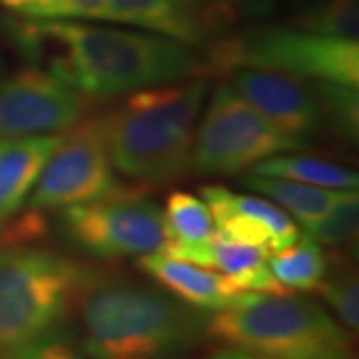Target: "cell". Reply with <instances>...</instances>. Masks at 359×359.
Here are the masks:
<instances>
[{"instance_id": "1", "label": "cell", "mask_w": 359, "mask_h": 359, "mask_svg": "<svg viewBox=\"0 0 359 359\" xmlns=\"http://www.w3.org/2000/svg\"><path fill=\"white\" fill-rule=\"evenodd\" d=\"M13 36L28 58H44L50 74L90 100L205 76L190 46L158 34L25 16Z\"/></svg>"}, {"instance_id": "2", "label": "cell", "mask_w": 359, "mask_h": 359, "mask_svg": "<svg viewBox=\"0 0 359 359\" xmlns=\"http://www.w3.org/2000/svg\"><path fill=\"white\" fill-rule=\"evenodd\" d=\"M76 308L88 359H176L200 341L208 318L174 295L94 271Z\"/></svg>"}, {"instance_id": "3", "label": "cell", "mask_w": 359, "mask_h": 359, "mask_svg": "<svg viewBox=\"0 0 359 359\" xmlns=\"http://www.w3.org/2000/svg\"><path fill=\"white\" fill-rule=\"evenodd\" d=\"M210 92L208 76L132 92L100 116L112 166L144 186H162L192 168L196 120Z\"/></svg>"}, {"instance_id": "4", "label": "cell", "mask_w": 359, "mask_h": 359, "mask_svg": "<svg viewBox=\"0 0 359 359\" xmlns=\"http://www.w3.org/2000/svg\"><path fill=\"white\" fill-rule=\"evenodd\" d=\"M204 335L222 347L268 358H327L351 353L349 330L316 302L294 294L245 292L205 318Z\"/></svg>"}, {"instance_id": "5", "label": "cell", "mask_w": 359, "mask_h": 359, "mask_svg": "<svg viewBox=\"0 0 359 359\" xmlns=\"http://www.w3.org/2000/svg\"><path fill=\"white\" fill-rule=\"evenodd\" d=\"M88 276L90 269L36 242L2 248L0 359L60 330Z\"/></svg>"}, {"instance_id": "6", "label": "cell", "mask_w": 359, "mask_h": 359, "mask_svg": "<svg viewBox=\"0 0 359 359\" xmlns=\"http://www.w3.org/2000/svg\"><path fill=\"white\" fill-rule=\"evenodd\" d=\"M204 65L205 76L257 68L309 82H335L358 88L359 42L321 36L295 26H268L244 36L218 40Z\"/></svg>"}, {"instance_id": "7", "label": "cell", "mask_w": 359, "mask_h": 359, "mask_svg": "<svg viewBox=\"0 0 359 359\" xmlns=\"http://www.w3.org/2000/svg\"><path fill=\"white\" fill-rule=\"evenodd\" d=\"M304 146L268 122L231 84H219L194 134L192 168L200 174L230 176Z\"/></svg>"}, {"instance_id": "8", "label": "cell", "mask_w": 359, "mask_h": 359, "mask_svg": "<svg viewBox=\"0 0 359 359\" xmlns=\"http://www.w3.org/2000/svg\"><path fill=\"white\" fill-rule=\"evenodd\" d=\"M58 226L68 244L98 259L140 257L166 242L162 210L142 188L62 208Z\"/></svg>"}, {"instance_id": "9", "label": "cell", "mask_w": 359, "mask_h": 359, "mask_svg": "<svg viewBox=\"0 0 359 359\" xmlns=\"http://www.w3.org/2000/svg\"><path fill=\"white\" fill-rule=\"evenodd\" d=\"M124 190L128 188L116 176L100 116H90L60 136L28 194L26 210H62Z\"/></svg>"}, {"instance_id": "10", "label": "cell", "mask_w": 359, "mask_h": 359, "mask_svg": "<svg viewBox=\"0 0 359 359\" xmlns=\"http://www.w3.org/2000/svg\"><path fill=\"white\" fill-rule=\"evenodd\" d=\"M88 108V96L48 70L28 66L0 78V140L66 132Z\"/></svg>"}, {"instance_id": "11", "label": "cell", "mask_w": 359, "mask_h": 359, "mask_svg": "<svg viewBox=\"0 0 359 359\" xmlns=\"http://www.w3.org/2000/svg\"><path fill=\"white\" fill-rule=\"evenodd\" d=\"M230 84L245 102L294 140L306 144L325 128L313 82L308 84L302 78L271 70L238 68L231 72Z\"/></svg>"}, {"instance_id": "12", "label": "cell", "mask_w": 359, "mask_h": 359, "mask_svg": "<svg viewBox=\"0 0 359 359\" xmlns=\"http://www.w3.org/2000/svg\"><path fill=\"white\" fill-rule=\"evenodd\" d=\"M200 192L216 231L230 240L259 245L269 256L299 238V226L269 200L236 194L226 186H204Z\"/></svg>"}, {"instance_id": "13", "label": "cell", "mask_w": 359, "mask_h": 359, "mask_svg": "<svg viewBox=\"0 0 359 359\" xmlns=\"http://www.w3.org/2000/svg\"><path fill=\"white\" fill-rule=\"evenodd\" d=\"M102 20L136 26L190 48L205 44L216 22L200 13L196 0H106Z\"/></svg>"}, {"instance_id": "14", "label": "cell", "mask_w": 359, "mask_h": 359, "mask_svg": "<svg viewBox=\"0 0 359 359\" xmlns=\"http://www.w3.org/2000/svg\"><path fill=\"white\" fill-rule=\"evenodd\" d=\"M138 268L176 299L202 311H219L242 299V292L228 276L202 268L162 252L138 257Z\"/></svg>"}, {"instance_id": "15", "label": "cell", "mask_w": 359, "mask_h": 359, "mask_svg": "<svg viewBox=\"0 0 359 359\" xmlns=\"http://www.w3.org/2000/svg\"><path fill=\"white\" fill-rule=\"evenodd\" d=\"M62 134L0 140V228L26 204L40 170Z\"/></svg>"}, {"instance_id": "16", "label": "cell", "mask_w": 359, "mask_h": 359, "mask_svg": "<svg viewBox=\"0 0 359 359\" xmlns=\"http://www.w3.org/2000/svg\"><path fill=\"white\" fill-rule=\"evenodd\" d=\"M250 174L292 180V182L330 188V190H358L359 186V176L355 170L335 164L332 160L306 154H290V152L269 156L266 160L257 162L252 166Z\"/></svg>"}, {"instance_id": "17", "label": "cell", "mask_w": 359, "mask_h": 359, "mask_svg": "<svg viewBox=\"0 0 359 359\" xmlns=\"http://www.w3.org/2000/svg\"><path fill=\"white\" fill-rule=\"evenodd\" d=\"M242 182L250 190L268 196L269 202L280 205L283 212L292 214L299 222L297 224L299 228L321 218L341 192V190H330V188L299 184L292 180L257 176V174H245Z\"/></svg>"}, {"instance_id": "18", "label": "cell", "mask_w": 359, "mask_h": 359, "mask_svg": "<svg viewBox=\"0 0 359 359\" xmlns=\"http://www.w3.org/2000/svg\"><path fill=\"white\" fill-rule=\"evenodd\" d=\"M268 268L273 278L285 290L294 292H316L327 271V259L320 244L309 238H297L294 244L283 248L282 252L269 254Z\"/></svg>"}, {"instance_id": "19", "label": "cell", "mask_w": 359, "mask_h": 359, "mask_svg": "<svg viewBox=\"0 0 359 359\" xmlns=\"http://www.w3.org/2000/svg\"><path fill=\"white\" fill-rule=\"evenodd\" d=\"M166 242L170 245H198L208 242L216 231L210 208L202 198L176 190L168 196L162 212Z\"/></svg>"}, {"instance_id": "20", "label": "cell", "mask_w": 359, "mask_h": 359, "mask_svg": "<svg viewBox=\"0 0 359 359\" xmlns=\"http://www.w3.org/2000/svg\"><path fill=\"white\" fill-rule=\"evenodd\" d=\"M295 28L321 36L358 40V0H311L294 18Z\"/></svg>"}, {"instance_id": "21", "label": "cell", "mask_w": 359, "mask_h": 359, "mask_svg": "<svg viewBox=\"0 0 359 359\" xmlns=\"http://www.w3.org/2000/svg\"><path fill=\"white\" fill-rule=\"evenodd\" d=\"M359 219V196L358 190H341L337 200L330 205V210L313 219L311 224L304 226V231L313 238L318 244L325 245H346L358 233Z\"/></svg>"}, {"instance_id": "22", "label": "cell", "mask_w": 359, "mask_h": 359, "mask_svg": "<svg viewBox=\"0 0 359 359\" xmlns=\"http://www.w3.org/2000/svg\"><path fill=\"white\" fill-rule=\"evenodd\" d=\"M320 96L325 126L330 124L335 134L346 142L358 140L359 96L355 86L335 82H313Z\"/></svg>"}, {"instance_id": "23", "label": "cell", "mask_w": 359, "mask_h": 359, "mask_svg": "<svg viewBox=\"0 0 359 359\" xmlns=\"http://www.w3.org/2000/svg\"><path fill=\"white\" fill-rule=\"evenodd\" d=\"M318 292H321L323 299L332 308L337 320L346 325V330L359 327V283L358 276L347 268H337L325 271V278L321 280Z\"/></svg>"}, {"instance_id": "24", "label": "cell", "mask_w": 359, "mask_h": 359, "mask_svg": "<svg viewBox=\"0 0 359 359\" xmlns=\"http://www.w3.org/2000/svg\"><path fill=\"white\" fill-rule=\"evenodd\" d=\"M106 0H25L16 13L36 20H102Z\"/></svg>"}, {"instance_id": "25", "label": "cell", "mask_w": 359, "mask_h": 359, "mask_svg": "<svg viewBox=\"0 0 359 359\" xmlns=\"http://www.w3.org/2000/svg\"><path fill=\"white\" fill-rule=\"evenodd\" d=\"M11 359H88L80 344L65 334V330H54L30 346L16 351Z\"/></svg>"}, {"instance_id": "26", "label": "cell", "mask_w": 359, "mask_h": 359, "mask_svg": "<svg viewBox=\"0 0 359 359\" xmlns=\"http://www.w3.org/2000/svg\"><path fill=\"white\" fill-rule=\"evenodd\" d=\"M205 359H295V358H268V355H257L242 349H231V347H219L216 351H212ZM297 359H353L351 353L344 355H327V358H297Z\"/></svg>"}, {"instance_id": "27", "label": "cell", "mask_w": 359, "mask_h": 359, "mask_svg": "<svg viewBox=\"0 0 359 359\" xmlns=\"http://www.w3.org/2000/svg\"><path fill=\"white\" fill-rule=\"evenodd\" d=\"M242 2H244L245 11H250L252 14H264L273 6L276 0H242Z\"/></svg>"}, {"instance_id": "28", "label": "cell", "mask_w": 359, "mask_h": 359, "mask_svg": "<svg viewBox=\"0 0 359 359\" xmlns=\"http://www.w3.org/2000/svg\"><path fill=\"white\" fill-rule=\"evenodd\" d=\"M0 2H2L4 6H8V8L16 11V8H18V6H20V4L25 2V0H0Z\"/></svg>"}, {"instance_id": "29", "label": "cell", "mask_w": 359, "mask_h": 359, "mask_svg": "<svg viewBox=\"0 0 359 359\" xmlns=\"http://www.w3.org/2000/svg\"><path fill=\"white\" fill-rule=\"evenodd\" d=\"M0 250H2V236H0Z\"/></svg>"}, {"instance_id": "30", "label": "cell", "mask_w": 359, "mask_h": 359, "mask_svg": "<svg viewBox=\"0 0 359 359\" xmlns=\"http://www.w3.org/2000/svg\"><path fill=\"white\" fill-rule=\"evenodd\" d=\"M0 74H2V65H0Z\"/></svg>"}]
</instances>
